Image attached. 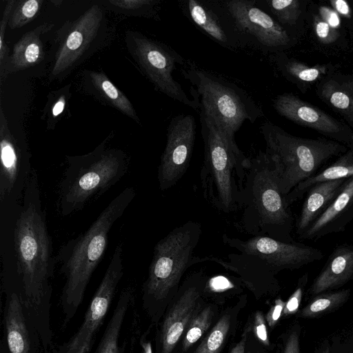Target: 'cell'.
I'll return each instance as SVG.
<instances>
[{"instance_id":"1","label":"cell","mask_w":353,"mask_h":353,"mask_svg":"<svg viewBox=\"0 0 353 353\" xmlns=\"http://www.w3.org/2000/svg\"><path fill=\"white\" fill-rule=\"evenodd\" d=\"M14 248L22 283L20 298L43 346H47L52 339L51 280L57 263L34 169L26 183L22 210L14 225Z\"/></svg>"},{"instance_id":"2","label":"cell","mask_w":353,"mask_h":353,"mask_svg":"<svg viewBox=\"0 0 353 353\" xmlns=\"http://www.w3.org/2000/svg\"><path fill=\"white\" fill-rule=\"evenodd\" d=\"M135 195L133 187L125 188L108 204L85 232L70 239L59 250L56 263L65 278L60 296L64 315L63 327L67 326L77 312L91 276L105 252L109 233Z\"/></svg>"},{"instance_id":"3","label":"cell","mask_w":353,"mask_h":353,"mask_svg":"<svg viewBox=\"0 0 353 353\" xmlns=\"http://www.w3.org/2000/svg\"><path fill=\"white\" fill-rule=\"evenodd\" d=\"M203 162L200 181L204 199L216 210L229 214L241 210L244 183L250 165L234 135L200 112Z\"/></svg>"},{"instance_id":"4","label":"cell","mask_w":353,"mask_h":353,"mask_svg":"<svg viewBox=\"0 0 353 353\" xmlns=\"http://www.w3.org/2000/svg\"><path fill=\"white\" fill-rule=\"evenodd\" d=\"M201 234V224L188 221L173 228L155 244L142 289L143 307L152 323H160L187 270L201 263V257L194 252Z\"/></svg>"},{"instance_id":"5","label":"cell","mask_w":353,"mask_h":353,"mask_svg":"<svg viewBox=\"0 0 353 353\" xmlns=\"http://www.w3.org/2000/svg\"><path fill=\"white\" fill-rule=\"evenodd\" d=\"M280 190L274 160L259 151L250 158L243 193L242 214L236 227L253 236H266L290 243L291 215Z\"/></svg>"},{"instance_id":"6","label":"cell","mask_w":353,"mask_h":353,"mask_svg":"<svg viewBox=\"0 0 353 353\" xmlns=\"http://www.w3.org/2000/svg\"><path fill=\"white\" fill-rule=\"evenodd\" d=\"M67 166L58 186L57 210L62 216L83 210L119 182L128 172L129 159L105 142L88 154L67 156Z\"/></svg>"},{"instance_id":"7","label":"cell","mask_w":353,"mask_h":353,"mask_svg":"<svg viewBox=\"0 0 353 353\" xmlns=\"http://www.w3.org/2000/svg\"><path fill=\"white\" fill-rule=\"evenodd\" d=\"M260 130L265 143V152L275 163L280 190L285 196L312 176L323 163L345 150L335 141L292 136L270 121L264 122Z\"/></svg>"},{"instance_id":"8","label":"cell","mask_w":353,"mask_h":353,"mask_svg":"<svg viewBox=\"0 0 353 353\" xmlns=\"http://www.w3.org/2000/svg\"><path fill=\"white\" fill-rule=\"evenodd\" d=\"M181 73L191 85L192 99L200 112L230 134L234 135L245 121L254 123L263 117L262 110L236 84L194 67Z\"/></svg>"},{"instance_id":"9","label":"cell","mask_w":353,"mask_h":353,"mask_svg":"<svg viewBox=\"0 0 353 353\" xmlns=\"http://www.w3.org/2000/svg\"><path fill=\"white\" fill-rule=\"evenodd\" d=\"M208 1L225 19L241 46L250 43L263 52H276L290 43L288 32L256 0Z\"/></svg>"},{"instance_id":"10","label":"cell","mask_w":353,"mask_h":353,"mask_svg":"<svg viewBox=\"0 0 353 353\" xmlns=\"http://www.w3.org/2000/svg\"><path fill=\"white\" fill-rule=\"evenodd\" d=\"M128 48L141 72L154 88L168 97L197 110L194 101L188 97L173 72L183 65V57L172 48L138 32H130Z\"/></svg>"},{"instance_id":"11","label":"cell","mask_w":353,"mask_h":353,"mask_svg":"<svg viewBox=\"0 0 353 353\" xmlns=\"http://www.w3.org/2000/svg\"><path fill=\"white\" fill-rule=\"evenodd\" d=\"M207 279L200 270L191 273L181 283L159 323L156 353L176 352L187 327L204 305L203 290Z\"/></svg>"},{"instance_id":"12","label":"cell","mask_w":353,"mask_h":353,"mask_svg":"<svg viewBox=\"0 0 353 353\" xmlns=\"http://www.w3.org/2000/svg\"><path fill=\"white\" fill-rule=\"evenodd\" d=\"M123 254V243H119L87 308L81 326L66 345L65 353L90 352L96 334L104 321L124 274Z\"/></svg>"},{"instance_id":"13","label":"cell","mask_w":353,"mask_h":353,"mask_svg":"<svg viewBox=\"0 0 353 353\" xmlns=\"http://www.w3.org/2000/svg\"><path fill=\"white\" fill-rule=\"evenodd\" d=\"M196 136V123L189 114L173 117L167 128L166 144L157 170L159 189L174 186L186 172Z\"/></svg>"},{"instance_id":"14","label":"cell","mask_w":353,"mask_h":353,"mask_svg":"<svg viewBox=\"0 0 353 353\" xmlns=\"http://www.w3.org/2000/svg\"><path fill=\"white\" fill-rule=\"evenodd\" d=\"M222 241L240 253L259 258L275 274L282 270L299 268L323 256L318 250L283 242L266 236H256L243 240L223 234Z\"/></svg>"},{"instance_id":"15","label":"cell","mask_w":353,"mask_h":353,"mask_svg":"<svg viewBox=\"0 0 353 353\" xmlns=\"http://www.w3.org/2000/svg\"><path fill=\"white\" fill-rule=\"evenodd\" d=\"M0 201L17 197L24 192L33 168L29 157L10 132L3 108L0 107Z\"/></svg>"},{"instance_id":"16","label":"cell","mask_w":353,"mask_h":353,"mask_svg":"<svg viewBox=\"0 0 353 353\" xmlns=\"http://www.w3.org/2000/svg\"><path fill=\"white\" fill-rule=\"evenodd\" d=\"M103 13L94 5L72 23L55 54L51 74L57 77L70 68L96 38Z\"/></svg>"},{"instance_id":"17","label":"cell","mask_w":353,"mask_h":353,"mask_svg":"<svg viewBox=\"0 0 353 353\" xmlns=\"http://www.w3.org/2000/svg\"><path fill=\"white\" fill-rule=\"evenodd\" d=\"M213 262L236 274L256 299L260 300L278 290L275 274L259 258L248 254L231 253L227 260L216 256L201 257V263Z\"/></svg>"},{"instance_id":"18","label":"cell","mask_w":353,"mask_h":353,"mask_svg":"<svg viewBox=\"0 0 353 353\" xmlns=\"http://www.w3.org/2000/svg\"><path fill=\"white\" fill-rule=\"evenodd\" d=\"M180 8L198 29L222 47L230 50L241 47L224 19L208 1L181 0Z\"/></svg>"},{"instance_id":"19","label":"cell","mask_w":353,"mask_h":353,"mask_svg":"<svg viewBox=\"0 0 353 353\" xmlns=\"http://www.w3.org/2000/svg\"><path fill=\"white\" fill-rule=\"evenodd\" d=\"M272 106L280 115L299 125L324 133H336L341 130V125L337 121L292 94L277 95Z\"/></svg>"},{"instance_id":"20","label":"cell","mask_w":353,"mask_h":353,"mask_svg":"<svg viewBox=\"0 0 353 353\" xmlns=\"http://www.w3.org/2000/svg\"><path fill=\"white\" fill-rule=\"evenodd\" d=\"M3 325L9 353H31L25 310L19 294L16 292L8 299Z\"/></svg>"},{"instance_id":"21","label":"cell","mask_w":353,"mask_h":353,"mask_svg":"<svg viewBox=\"0 0 353 353\" xmlns=\"http://www.w3.org/2000/svg\"><path fill=\"white\" fill-rule=\"evenodd\" d=\"M53 26L52 23L42 24L21 37L13 47L5 77L9 73L30 68L41 61L44 50L41 36L50 30Z\"/></svg>"},{"instance_id":"22","label":"cell","mask_w":353,"mask_h":353,"mask_svg":"<svg viewBox=\"0 0 353 353\" xmlns=\"http://www.w3.org/2000/svg\"><path fill=\"white\" fill-rule=\"evenodd\" d=\"M353 277V248L343 247L336 250L310 288L319 294L339 286Z\"/></svg>"},{"instance_id":"23","label":"cell","mask_w":353,"mask_h":353,"mask_svg":"<svg viewBox=\"0 0 353 353\" xmlns=\"http://www.w3.org/2000/svg\"><path fill=\"white\" fill-rule=\"evenodd\" d=\"M347 179H341L315 185L303 205L297 223L299 232L304 230L341 192Z\"/></svg>"},{"instance_id":"24","label":"cell","mask_w":353,"mask_h":353,"mask_svg":"<svg viewBox=\"0 0 353 353\" xmlns=\"http://www.w3.org/2000/svg\"><path fill=\"white\" fill-rule=\"evenodd\" d=\"M245 304L246 295H242L234 306L224 311L192 353H220L236 325L239 311Z\"/></svg>"},{"instance_id":"25","label":"cell","mask_w":353,"mask_h":353,"mask_svg":"<svg viewBox=\"0 0 353 353\" xmlns=\"http://www.w3.org/2000/svg\"><path fill=\"white\" fill-rule=\"evenodd\" d=\"M134 300V290L124 288L121 292L95 353H119V339L127 311Z\"/></svg>"},{"instance_id":"26","label":"cell","mask_w":353,"mask_h":353,"mask_svg":"<svg viewBox=\"0 0 353 353\" xmlns=\"http://www.w3.org/2000/svg\"><path fill=\"white\" fill-rule=\"evenodd\" d=\"M353 176V152H350L334 163L316 175L299 183L285 197L290 205L297 199L308 188L316 184Z\"/></svg>"},{"instance_id":"27","label":"cell","mask_w":353,"mask_h":353,"mask_svg":"<svg viewBox=\"0 0 353 353\" xmlns=\"http://www.w3.org/2000/svg\"><path fill=\"white\" fill-rule=\"evenodd\" d=\"M90 77L94 88L102 98L118 110L139 123L140 120L131 102L104 73L94 71L90 73Z\"/></svg>"},{"instance_id":"28","label":"cell","mask_w":353,"mask_h":353,"mask_svg":"<svg viewBox=\"0 0 353 353\" xmlns=\"http://www.w3.org/2000/svg\"><path fill=\"white\" fill-rule=\"evenodd\" d=\"M217 312L216 303L203 305L185 331L180 341L179 353H187L209 331Z\"/></svg>"},{"instance_id":"29","label":"cell","mask_w":353,"mask_h":353,"mask_svg":"<svg viewBox=\"0 0 353 353\" xmlns=\"http://www.w3.org/2000/svg\"><path fill=\"white\" fill-rule=\"evenodd\" d=\"M353 200V176L348 178L336 197L307 230L308 236L314 235L333 221Z\"/></svg>"},{"instance_id":"30","label":"cell","mask_w":353,"mask_h":353,"mask_svg":"<svg viewBox=\"0 0 353 353\" xmlns=\"http://www.w3.org/2000/svg\"><path fill=\"white\" fill-rule=\"evenodd\" d=\"M256 2L280 25H294L301 13L298 0H258Z\"/></svg>"},{"instance_id":"31","label":"cell","mask_w":353,"mask_h":353,"mask_svg":"<svg viewBox=\"0 0 353 353\" xmlns=\"http://www.w3.org/2000/svg\"><path fill=\"white\" fill-rule=\"evenodd\" d=\"M321 95L334 108L353 121V89L330 81L323 85Z\"/></svg>"},{"instance_id":"32","label":"cell","mask_w":353,"mask_h":353,"mask_svg":"<svg viewBox=\"0 0 353 353\" xmlns=\"http://www.w3.org/2000/svg\"><path fill=\"white\" fill-rule=\"evenodd\" d=\"M277 64L285 76L302 82L315 81L326 72L324 65L308 66L285 57H279Z\"/></svg>"},{"instance_id":"33","label":"cell","mask_w":353,"mask_h":353,"mask_svg":"<svg viewBox=\"0 0 353 353\" xmlns=\"http://www.w3.org/2000/svg\"><path fill=\"white\" fill-rule=\"evenodd\" d=\"M243 285L239 277L219 275L207 279L203 290V298H210L216 302H222L236 294L240 293Z\"/></svg>"},{"instance_id":"34","label":"cell","mask_w":353,"mask_h":353,"mask_svg":"<svg viewBox=\"0 0 353 353\" xmlns=\"http://www.w3.org/2000/svg\"><path fill=\"white\" fill-rule=\"evenodd\" d=\"M349 290L325 294L312 300L301 312L303 317H312L330 310L343 303L348 297Z\"/></svg>"},{"instance_id":"35","label":"cell","mask_w":353,"mask_h":353,"mask_svg":"<svg viewBox=\"0 0 353 353\" xmlns=\"http://www.w3.org/2000/svg\"><path fill=\"white\" fill-rule=\"evenodd\" d=\"M42 3V0L17 1L8 21L9 28H19L30 23L39 14Z\"/></svg>"},{"instance_id":"36","label":"cell","mask_w":353,"mask_h":353,"mask_svg":"<svg viewBox=\"0 0 353 353\" xmlns=\"http://www.w3.org/2000/svg\"><path fill=\"white\" fill-rule=\"evenodd\" d=\"M112 6L124 10L139 11L141 15L159 19L158 0H110Z\"/></svg>"},{"instance_id":"37","label":"cell","mask_w":353,"mask_h":353,"mask_svg":"<svg viewBox=\"0 0 353 353\" xmlns=\"http://www.w3.org/2000/svg\"><path fill=\"white\" fill-rule=\"evenodd\" d=\"M16 2L15 0H10L7 2L0 22V77L1 81L5 77V72L10 59L8 57L9 50L6 46L5 39L6 26L8 25Z\"/></svg>"},{"instance_id":"38","label":"cell","mask_w":353,"mask_h":353,"mask_svg":"<svg viewBox=\"0 0 353 353\" xmlns=\"http://www.w3.org/2000/svg\"><path fill=\"white\" fill-rule=\"evenodd\" d=\"M68 96H70V93L69 89H66V87L54 92V94H50V98L44 112L48 121H54L64 112L68 99Z\"/></svg>"},{"instance_id":"39","label":"cell","mask_w":353,"mask_h":353,"mask_svg":"<svg viewBox=\"0 0 353 353\" xmlns=\"http://www.w3.org/2000/svg\"><path fill=\"white\" fill-rule=\"evenodd\" d=\"M252 332L261 346L270 347V342L266 327V320L263 313L261 311H257L254 314Z\"/></svg>"},{"instance_id":"40","label":"cell","mask_w":353,"mask_h":353,"mask_svg":"<svg viewBox=\"0 0 353 353\" xmlns=\"http://www.w3.org/2000/svg\"><path fill=\"white\" fill-rule=\"evenodd\" d=\"M314 30L318 38L324 43L333 42L336 39L338 36L335 29L331 27L321 17L315 18Z\"/></svg>"},{"instance_id":"41","label":"cell","mask_w":353,"mask_h":353,"mask_svg":"<svg viewBox=\"0 0 353 353\" xmlns=\"http://www.w3.org/2000/svg\"><path fill=\"white\" fill-rule=\"evenodd\" d=\"M285 305V302H284L281 299H276L268 313L265 314V318L266 322L271 328H273L275 326L281 315H283Z\"/></svg>"},{"instance_id":"42","label":"cell","mask_w":353,"mask_h":353,"mask_svg":"<svg viewBox=\"0 0 353 353\" xmlns=\"http://www.w3.org/2000/svg\"><path fill=\"white\" fill-rule=\"evenodd\" d=\"M303 295V288L299 286L285 302L283 311V316H288L296 313L300 305Z\"/></svg>"},{"instance_id":"43","label":"cell","mask_w":353,"mask_h":353,"mask_svg":"<svg viewBox=\"0 0 353 353\" xmlns=\"http://www.w3.org/2000/svg\"><path fill=\"white\" fill-rule=\"evenodd\" d=\"M252 332V322L245 327L240 340L233 345L229 353H245L248 337Z\"/></svg>"},{"instance_id":"44","label":"cell","mask_w":353,"mask_h":353,"mask_svg":"<svg viewBox=\"0 0 353 353\" xmlns=\"http://www.w3.org/2000/svg\"><path fill=\"white\" fill-rule=\"evenodd\" d=\"M283 353H299V336L296 330H292L288 336Z\"/></svg>"},{"instance_id":"45","label":"cell","mask_w":353,"mask_h":353,"mask_svg":"<svg viewBox=\"0 0 353 353\" xmlns=\"http://www.w3.org/2000/svg\"><path fill=\"white\" fill-rule=\"evenodd\" d=\"M321 18L333 28H336L340 24V19L334 10L327 7L320 8Z\"/></svg>"},{"instance_id":"46","label":"cell","mask_w":353,"mask_h":353,"mask_svg":"<svg viewBox=\"0 0 353 353\" xmlns=\"http://www.w3.org/2000/svg\"><path fill=\"white\" fill-rule=\"evenodd\" d=\"M333 7L335 10L339 12L341 14L344 15L345 17H349L350 14V10L349 6L347 2L343 0H336L331 1Z\"/></svg>"},{"instance_id":"47","label":"cell","mask_w":353,"mask_h":353,"mask_svg":"<svg viewBox=\"0 0 353 353\" xmlns=\"http://www.w3.org/2000/svg\"><path fill=\"white\" fill-rule=\"evenodd\" d=\"M148 333V332H146L143 334L140 339L142 353H153L151 341L147 338Z\"/></svg>"},{"instance_id":"48","label":"cell","mask_w":353,"mask_h":353,"mask_svg":"<svg viewBox=\"0 0 353 353\" xmlns=\"http://www.w3.org/2000/svg\"><path fill=\"white\" fill-rule=\"evenodd\" d=\"M245 353H259V350H254L253 348L251 349V347L248 343V339L246 344Z\"/></svg>"},{"instance_id":"49","label":"cell","mask_w":353,"mask_h":353,"mask_svg":"<svg viewBox=\"0 0 353 353\" xmlns=\"http://www.w3.org/2000/svg\"><path fill=\"white\" fill-rule=\"evenodd\" d=\"M52 3H53L55 6H59L61 3H62V1H51Z\"/></svg>"},{"instance_id":"50","label":"cell","mask_w":353,"mask_h":353,"mask_svg":"<svg viewBox=\"0 0 353 353\" xmlns=\"http://www.w3.org/2000/svg\"><path fill=\"white\" fill-rule=\"evenodd\" d=\"M322 353H330L327 350L323 352Z\"/></svg>"}]
</instances>
